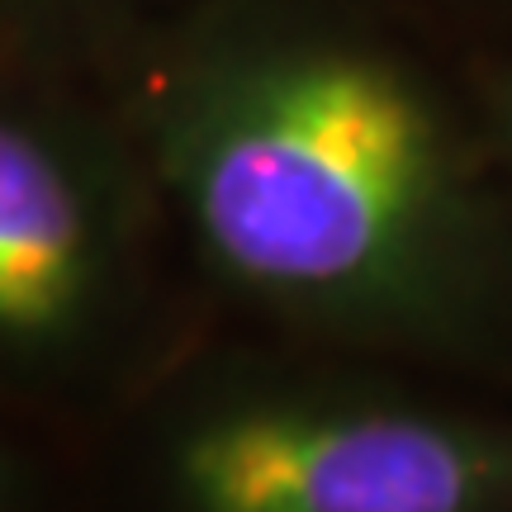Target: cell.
Wrapping results in <instances>:
<instances>
[{
    "label": "cell",
    "mask_w": 512,
    "mask_h": 512,
    "mask_svg": "<svg viewBox=\"0 0 512 512\" xmlns=\"http://www.w3.org/2000/svg\"><path fill=\"white\" fill-rule=\"evenodd\" d=\"M181 285L110 95L0 62V408L100 432L195 337Z\"/></svg>",
    "instance_id": "cell-3"
},
{
    "label": "cell",
    "mask_w": 512,
    "mask_h": 512,
    "mask_svg": "<svg viewBox=\"0 0 512 512\" xmlns=\"http://www.w3.org/2000/svg\"><path fill=\"white\" fill-rule=\"evenodd\" d=\"M475 72H479V95L489 110V128L498 138V152L512 171V24H503L498 34L475 43Z\"/></svg>",
    "instance_id": "cell-6"
},
{
    "label": "cell",
    "mask_w": 512,
    "mask_h": 512,
    "mask_svg": "<svg viewBox=\"0 0 512 512\" xmlns=\"http://www.w3.org/2000/svg\"><path fill=\"white\" fill-rule=\"evenodd\" d=\"M413 5L441 19L446 29H456L470 48L498 34L503 24H512V0H413Z\"/></svg>",
    "instance_id": "cell-7"
},
{
    "label": "cell",
    "mask_w": 512,
    "mask_h": 512,
    "mask_svg": "<svg viewBox=\"0 0 512 512\" xmlns=\"http://www.w3.org/2000/svg\"><path fill=\"white\" fill-rule=\"evenodd\" d=\"M195 299L512 399V171L413 0H181L105 81Z\"/></svg>",
    "instance_id": "cell-1"
},
{
    "label": "cell",
    "mask_w": 512,
    "mask_h": 512,
    "mask_svg": "<svg viewBox=\"0 0 512 512\" xmlns=\"http://www.w3.org/2000/svg\"><path fill=\"white\" fill-rule=\"evenodd\" d=\"M181 0H0V62L100 86Z\"/></svg>",
    "instance_id": "cell-4"
},
{
    "label": "cell",
    "mask_w": 512,
    "mask_h": 512,
    "mask_svg": "<svg viewBox=\"0 0 512 512\" xmlns=\"http://www.w3.org/2000/svg\"><path fill=\"white\" fill-rule=\"evenodd\" d=\"M95 437V512H512V399L242 328Z\"/></svg>",
    "instance_id": "cell-2"
},
{
    "label": "cell",
    "mask_w": 512,
    "mask_h": 512,
    "mask_svg": "<svg viewBox=\"0 0 512 512\" xmlns=\"http://www.w3.org/2000/svg\"><path fill=\"white\" fill-rule=\"evenodd\" d=\"M38 432L43 427L0 408V512H62V484Z\"/></svg>",
    "instance_id": "cell-5"
}]
</instances>
